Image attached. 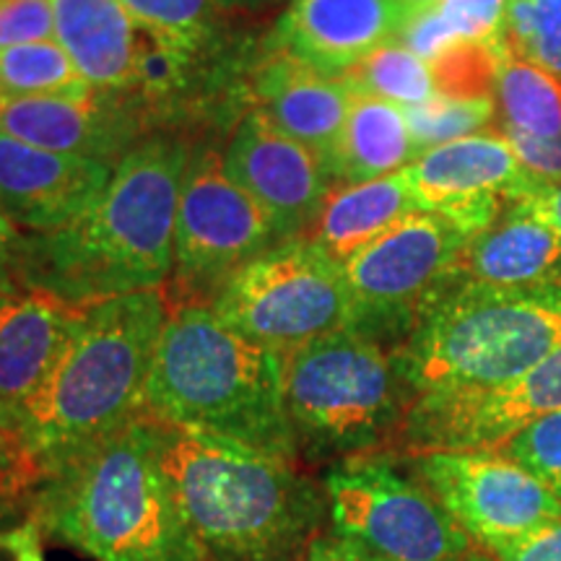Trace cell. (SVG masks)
<instances>
[{"mask_svg": "<svg viewBox=\"0 0 561 561\" xmlns=\"http://www.w3.org/2000/svg\"><path fill=\"white\" fill-rule=\"evenodd\" d=\"M140 413L301 462L284 405V356L242 339L210 307L172 310Z\"/></svg>", "mask_w": 561, "mask_h": 561, "instance_id": "5b68a950", "label": "cell"}, {"mask_svg": "<svg viewBox=\"0 0 561 561\" xmlns=\"http://www.w3.org/2000/svg\"><path fill=\"white\" fill-rule=\"evenodd\" d=\"M55 39L53 0H0V47Z\"/></svg>", "mask_w": 561, "mask_h": 561, "instance_id": "836d02e7", "label": "cell"}, {"mask_svg": "<svg viewBox=\"0 0 561 561\" xmlns=\"http://www.w3.org/2000/svg\"><path fill=\"white\" fill-rule=\"evenodd\" d=\"M151 421L159 460L201 561L305 559L331 512L325 489L297 462Z\"/></svg>", "mask_w": 561, "mask_h": 561, "instance_id": "7a4b0ae2", "label": "cell"}, {"mask_svg": "<svg viewBox=\"0 0 561 561\" xmlns=\"http://www.w3.org/2000/svg\"><path fill=\"white\" fill-rule=\"evenodd\" d=\"M455 276L494 289H541L561 284V237L523 203H510L455 263Z\"/></svg>", "mask_w": 561, "mask_h": 561, "instance_id": "44dd1931", "label": "cell"}, {"mask_svg": "<svg viewBox=\"0 0 561 561\" xmlns=\"http://www.w3.org/2000/svg\"><path fill=\"white\" fill-rule=\"evenodd\" d=\"M517 161L530 178L553 182L561 180V138H528L520 133H504Z\"/></svg>", "mask_w": 561, "mask_h": 561, "instance_id": "d590c367", "label": "cell"}, {"mask_svg": "<svg viewBox=\"0 0 561 561\" xmlns=\"http://www.w3.org/2000/svg\"><path fill=\"white\" fill-rule=\"evenodd\" d=\"M280 244L271 216L234 185L214 149H195L174 224L170 310L210 307L237 271Z\"/></svg>", "mask_w": 561, "mask_h": 561, "instance_id": "9c48e42d", "label": "cell"}, {"mask_svg": "<svg viewBox=\"0 0 561 561\" xmlns=\"http://www.w3.org/2000/svg\"><path fill=\"white\" fill-rule=\"evenodd\" d=\"M416 210L419 206L401 172L356 185H335L305 240L314 242L343 265Z\"/></svg>", "mask_w": 561, "mask_h": 561, "instance_id": "603a6c76", "label": "cell"}, {"mask_svg": "<svg viewBox=\"0 0 561 561\" xmlns=\"http://www.w3.org/2000/svg\"><path fill=\"white\" fill-rule=\"evenodd\" d=\"M496 100H453V96L437 94L434 100L405 110L411 138L416 144L419 157L437 146L453 144V140L476 136L494 123Z\"/></svg>", "mask_w": 561, "mask_h": 561, "instance_id": "f1b7e54d", "label": "cell"}, {"mask_svg": "<svg viewBox=\"0 0 561 561\" xmlns=\"http://www.w3.org/2000/svg\"><path fill=\"white\" fill-rule=\"evenodd\" d=\"M210 310L242 339L280 356L346 331L354 318L343 265L305 237L276 244L237 271Z\"/></svg>", "mask_w": 561, "mask_h": 561, "instance_id": "ba28073f", "label": "cell"}, {"mask_svg": "<svg viewBox=\"0 0 561 561\" xmlns=\"http://www.w3.org/2000/svg\"><path fill=\"white\" fill-rule=\"evenodd\" d=\"M561 346V284L494 289L450 273L392 351L411 401L515 382Z\"/></svg>", "mask_w": 561, "mask_h": 561, "instance_id": "8992f818", "label": "cell"}, {"mask_svg": "<svg viewBox=\"0 0 561 561\" xmlns=\"http://www.w3.org/2000/svg\"><path fill=\"white\" fill-rule=\"evenodd\" d=\"M112 170L107 161L34 149L0 136V216L13 229L50 234L100 198Z\"/></svg>", "mask_w": 561, "mask_h": 561, "instance_id": "2e32d148", "label": "cell"}, {"mask_svg": "<svg viewBox=\"0 0 561 561\" xmlns=\"http://www.w3.org/2000/svg\"><path fill=\"white\" fill-rule=\"evenodd\" d=\"M87 96L91 87L58 42L0 47V96Z\"/></svg>", "mask_w": 561, "mask_h": 561, "instance_id": "4316f807", "label": "cell"}, {"mask_svg": "<svg viewBox=\"0 0 561 561\" xmlns=\"http://www.w3.org/2000/svg\"><path fill=\"white\" fill-rule=\"evenodd\" d=\"M13 294H16V289H11V286H0V310H3V307L9 305Z\"/></svg>", "mask_w": 561, "mask_h": 561, "instance_id": "7bdbcfd3", "label": "cell"}, {"mask_svg": "<svg viewBox=\"0 0 561 561\" xmlns=\"http://www.w3.org/2000/svg\"><path fill=\"white\" fill-rule=\"evenodd\" d=\"M496 453L507 455L530 476H536L561 504V411L530 421L496 447Z\"/></svg>", "mask_w": 561, "mask_h": 561, "instance_id": "1f68e13d", "label": "cell"}, {"mask_svg": "<svg viewBox=\"0 0 561 561\" xmlns=\"http://www.w3.org/2000/svg\"><path fill=\"white\" fill-rule=\"evenodd\" d=\"M30 520L94 561H201L146 413L42 476Z\"/></svg>", "mask_w": 561, "mask_h": 561, "instance_id": "3957f363", "label": "cell"}, {"mask_svg": "<svg viewBox=\"0 0 561 561\" xmlns=\"http://www.w3.org/2000/svg\"><path fill=\"white\" fill-rule=\"evenodd\" d=\"M83 307L50 291L13 294L0 310V426L19 434L26 405L47 382Z\"/></svg>", "mask_w": 561, "mask_h": 561, "instance_id": "d6986e66", "label": "cell"}, {"mask_svg": "<svg viewBox=\"0 0 561 561\" xmlns=\"http://www.w3.org/2000/svg\"><path fill=\"white\" fill-rule=\"evenodd\" d=\"M409 403L392 351L348 328L284 356V405L299 460L339 466L390 450Z\"/></svg>", "mask_w": 561, "mask_h": 561, "instance_id": "52a82bcc", "label": "cell"}, {"mask_svg": "<svg viewBox=\"0 0 561 561\" xmlns=\"http://www.w3.org/2000/svg\"><path fill=\"white\" fill-rule=\"evenodd\" d=\"M411 468L421 486L494 559L561 520L551 491L496 450L413 455Z\"/></svg>", "mask_w": 561, "mask_h": 561, "instance_id": "7c38bea8", "label": "cell"}, {"mask_svg": "<svg viewBox=\"0 0 561 561\" xmlns=\"http://www.w3.org/2000/svg\"><path fill=\"white\" fill-rule=\"evenodd\" d=\"M507 39L504 30L494 39H462L430 62L437 94L453 100L494 96Z\"/></svg>", "mask_w": 561, "mask_h": 561, "instance_id": "83f0119b", "label": "cell"}, {"mask_svg": "<svg viewBox=\"0 0 561 561\" xmlns=\"http://www.w3.org/2000/svg\"><path fill=\"white\" fill-rule=\"evenodd\" d=\"M405 21L401 0H291L278 21L276 47L341 79L371 50L398 42Z\"/></svg>", "mask_w": 561, "mask_h": 561, "instance_id": "ac0fdd59", "label": "cell"}, {"mask_svg": "<svg viewBox=\"0 0 561 561\" xmlns=\"http://www.w3.org/2000/svg\"><path fill=\"white\" fill-rule=\"evenodd\" d=\"M252 110L263 112L280 133L331 161L356 91L348 81L320 73L276 50L250 79Z\"/></svg>", "mask_w": 561, "mask_h": 561, "instance_id": "ffe728a7", "label": "cell"}, {"mask_svg": "<svg viewBox=\"0 0 561 561\" xmlns=\"http://www.w3.org/2000/svg\"><path fill=\"white\" fill-rule=\"evenodd\" d=\"M512 203H523L525 208H530L533 214H538L549 227L561 237V180L543 182L530 178L528 185L523 187Z\"/></svg>", "mask_w": 561, "mask_h": 561, "instance_id": "8d00e7d4", "label": "cell"}, {"mask_svg": "<svg viewBox=\"0 0 561 561\" xmlns=\"http://www.w3.org/2000/svg\"><path fill=\"white\" fill-rule=\"evenodd\" d=\"M471 237L442 216L416 210L343 263L354 305L348 331L392 346L409 339L430 294L455 271Z\"/></svg>", "mask_w": 561, "mask_h": 561, "instance_id": "8fae6325", "label": "cell"}, {"mask_svg": "<svg viewBox=\"0 0 561 561\" xmlns=\"http://www.w3.org/2000/svg\"><path fill=\"white\" fill-rule=\"evenodd\" d=\"M140 112L115 96H0V136L34 149L121 161L140 140Z\"/></svg>", "mask_w": 561, "mask_h": 561, "instance_id": "e0dca14e", "label": "cell"}, {"mask_svg": "<svg viewBox=\"0 0 561 561\" xmlns=\"http://www.w3.org/2000/svg\"><path fill=\"white\" fill-rule=\"evenodd\" d=\"M140 30L203 50L214 30V0H121Z\"/></svg>", "mask_w": 561, "mask_h": 561, "instance_id": "4dcf8cb0", "label": "cell"}, {"mask_svg": "<svg viewBox=\"0 0 561 561\" xmlns=\"http://www.w3.org/2000/svg\"><path fill=\"white\" fill-rule=\"evenodd\" d=\"M561 411V346L515 382L491 390L437 392L409 403L392 453L496 450L530 421Z\"/></svg>", "mask_w": 561, "mask_h": 561, "instance_id": "4fadbf2b", "label": "cell"}, {"mask_svg": "<svg viewBox=\"0 0 561 561\" xmlns=\"http://www.w3.org/2000/svg\"><path fill=\"white\" fill-rule=\"evenodd\" d=\"M341 79L348 81L356 94L375 96V100L398 104L403 110L437 96L430 62L413 55L401 42H388V45L371 50L367 58L351 66Z\"/></svg>", "mask_w": 561, "mask_h": 561, "instance_id": "484cf974", "label": "cell"}, {"mask_svg": "<svg viewBox=\"0 0 561 561\" xmlns=\"http://www.w3.org/2000/svg\"><path fill=\"white\" fill-rule=\"evenodd\" d=\"M510 50L561 76V0H507Z\"/></svg>", "mask_w": 561, "mask_h": 561, "instance_id": "f546056e", "label": "cell"}, {"mask_svg": "<svg viewBox=\"0 0 561 561\" xmlns=\"http://www.w3.org/2000/svg\"><path fill=\"white\" fill-rule=\"evenodd\" d=\"M419 210L479 237L530 182L502 133H476L424 151L401 170Z\"/></svg>", "mask_w": 561, "mask_h": 561, "instance_id": "5bb4252c", "label": "cell"}, {"mask_svg": "<svg viewBox=\"0 0 561 561\" xmlns=\"http://www.w3.org/2000/svg\"><path fill=\"white\" fill-rule=\"evenodd\" d=\"M416 159L419 149L405 123V110L356 94L328 170L343 185H356L401 172Z\"/></svg>", "mask_w": 561, "mask_h": 561, "instance_id": "cb8c5ba5", "label": "cell"}, {"mask_svg": "<svg viewBox=\"0 0 561 561\" xmlns=\"http://www.w3.org/2000/svg\"><path fill=\"white\" fill-rule=\"evenodd\" d=\"M19 248H21L19 229H13L11 224L0 216V286H11L13 289V278L9 268L11 265L16 268Z\"/></svg>", "mask_w": 561, "mask_h": 561, "instance_id": "60d3db41", "label": "cell"}, {"mask_svg": "<svg viewBox=\"0 0 561 561\" xmlns=\"http://www.w3.org/2000/svg\"><path fill=\"white\" fill-rule=\"evenodd\" d=\"M301 561H382V559L331 528V530H322L320 536L314 538Z\"/></svg>", "mask_w": 561, "mask_h": 561, "instance_id": "f35d334b", "label": "cell"}, {"mask_svg": "<svg viewBox=\"0 0 561 561\" xmlns=\"http://www.w3.org/2000/svg\"><path fill=\"white\" fill-rule=\"evenodd\" d=\"M496 561H561V520L536 530Z\"/></svg>", "mask_w": 561, "mask_h": 561, "instance_id": "74e56055", "label": "cell"}, {"mask_svg": "<svg viewBox=\"0 0 561 561\" xmlns=\"http://www.w3.org/2000/svg\"><path fill=\"white\" fill-rule=\"evenodd\" d=\"M42 481V468L19 434L0 426V500L11 502L30 496Z\"/></svg>", "mask_w": 561, "mask_h": 561, "instance_id": "e575fe53", "label": "cell"}, {"mask_svg": "<svg viewBox=\"0 0 561 561\" xmlns=\"http://www.w3.org/2000/svg\"><path fill=\"white\" fill-rule=\"evenodd\" d=\"M221 164L227 178L271 216L280 242L305 237L335 187L322 157L280 133L257 110L237 123Z\"/></svg>", "mask_w": 561, "mask_h": 561, "instance_id": "9a60e30c", "label": "cell"}, {"mask_svg": "<svg viewBox=\"0 0 561 561\" xmlns=\"http://www.w3.org/2000/svg\"><path fill=\"white\" fill-rule=\"evenodd\" d=\"M0 502H3V500H0ZM0 515H3V507H0ZM5 533H9V530L0 528V551H3V538H5Z\"/></svg>", "mask_w": 561, "mask_h": 561, "instance_id": "ee69618b", "label": "cell"}, {"mask_svg": "<svg viewBox=\"0 0 561 561\" xmlns=\"http://www.w3.org/2000/svg\"><path fill=\"white\" fill-rule=\"evenodd\" d=\"M216 11H255L265 5L278 3V0H214Z\"/></svg>", "mask_w": 561, "mask_h": 561, "instance_id": "b9f144b4", "label": "cell"}, {"mask_svg": "<svg viewBox=\"0 0 561 561\" xmlns=\"http://www.w3.org/2000/svg\"><path fill=\"white\" fill-rule=\"evenodd\" d=\"M437 13L455 42L494 39L504 30L507 0H442Z\"/></svg>", "mask_w": 561, "mask_h": 561, "instance_id": "d6a6232c", "label": "cell"}, {"mask_svg": "<svg viewBox=\"0 0 561 561\" xmlns=\"http://www.w3.org/2000/svg\"><path fill=\"white\" fill-rule=\"evenodd\" d=\"M331 528L382 561H496L416 479L385 460L333 466L322 481Z\"/></svg>", "mask_w": 561, "mask_h": 561, "instance_id": "30bf717a", "label": "cell"}, {"mask_svg": "<svg viewBox=\"0 0 561 561\" xmlns=\"http://www.w3.org/2000/svg\"><path fill=\"white\" fill-rule=\"evenodd\" d=\"M55 42L96 94L133 87L138 24L121 0H53Z\"/></svg>", "mask_w": 561, "mask_h": 561, "instance_id": "7402d4cb", "label": "cell"}, {"mask_svg": "<svg viewBox=\"0 0 561 561\" xmlns=\"http://www.w3.org/2000/svg\"><path fill=\"white\" fill-rule=\"evenodd\" d=\"M3 551H9L13 561H45L42 553V533L32 520L16 525L5 533Z\"/></svg>", "mask_w": 561, "mask_h": 561, "instance_id": "ab89813d", "label": "cell"}, {"mask_svg": "<svg viewBox=\"0 0 561 561\" xmlns=\"http://www.w3.org/2000/svg\"><path fill=\"white\" fill-rule=\"evenodd\" d=\"M496 102L504 133L528 138H561V76L517 53H504Z\"/></svg>", "mask_w": 561, "mask_h": 561, "instance_id": "d4e9b609", "label": "cell"}, {"mask_svg": "<svg viewBox=\"0 0 561 561\" xmlns=\"http://www.w3.org/2000/svg\"><path fill=\"white\" fill-rule=\"evenodd\" d=\"M170 314L164 286L83 307L58 364L19 421V437L42 476L140 416Z\"/></svg>", "mask_w": 561, "mask_h": 561, "instance_id": "277c9868", "label": "cell"}, {"mask_svg": "<svg viewBox=\"0 0 561 561\" xmlns=\"http://www.w3.org/2000/svg\"><path fill=\"white\" fill-rule=\"evenodd\" d=\"M191 146L180 136L140 140L79 219L21 242L16 268L30 289L76 307L161 289L174 265V224Z\"/></svg>", "mask_w": 561, "mask_h": 561, "instance_id": "6da1fadb", "label": "cell"}]
</instances>
